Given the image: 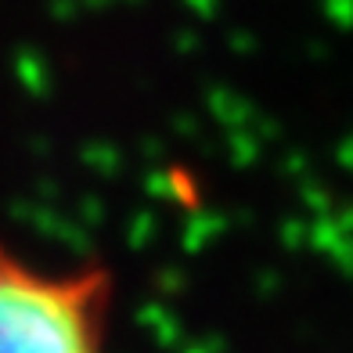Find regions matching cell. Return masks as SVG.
Listing matches in <instances>:
<instances>
[{"instance_id": "1", "label": "cell", "mask_w": 353, "mask_h": 353, "mask_svg": "<svg viewBox=\"0 0 353 353\" xmlns=\"http://www.w3.org/2000/svg\"><path fill=\"white\" fill-rule=\"evenodd\" d=\"M108 267H40L0 242V353H108Z\"/></svg>"}]
</instances>
